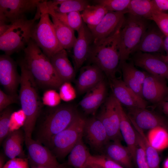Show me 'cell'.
<instances>
[{
	"label": "cell",
	"instance_id": "cell-1",
	"mask_svg": "<svg viewBox=\"0 0 168 168\" xmlns=\"http://www.w3.org/2000/svg\"><path fill=\"white\" fill-rule=\"evenodd\" d=\"M19 64L21 70L19 96L21 110L26 116L23 125L25 137L32 138L36 122L40 114L41 102L34 78L21 60Z\"/></svg>",
	"mask_w": 168,
	"mask_h": 168
},
{
	"label": "cell",
	"instance_id": "cell-2",
	"mask_svg": "<svg viewBox=\"0 0 168 168\" xmlns=\"http://www.w3.org/2000/svg\"><path fill=\"white\" fill-rule=\"evenodd\" d=\"M21 59L37 83L44 87L59 88L63 82L54 69L49 58L31 39L23 50Z\"/></svg>",
	"mask_w": 168,
	"mask_h": 168
},
{
	"label": "cell",
	"instance_id": "cell-3",
	"mask_svg": "<svg viewBox=\"0 0 168 168\" xmlns=\"http://www.w3.org/2000/svg\"><path fill=\"white\" fill-rule=\"evenodd\" d=\"M78 113L75 108L70 105L51 107L41 122L35 127L34 139L49 149L53 138L68 126Z\"/></svg>",
	"mask_w": 168,
	"mask_h": 168
},
{
	"label": "cell",
	"instance_id": "cell-4",
	"mask_svg": "<svg viewBox=\"0 0 168 168\" xmlns=\"http://www.w3.org/2000/svg\"><path fill=\"white\" fill-rule=\"evenodd\" d=\"M121 27L110 36L97 42H93L89 50L87 59L98 67L109 79L115 77L116 72L119 67Z\"/></svg>",
	"mask_w": 168,
	"mask_h": 168
},
{
	"label": "cell",
	"instance_id": "cell-5",
	"mask_svg": "<svg viewBox=\"0 0 168 168\" xmlns=\"http://www.w3.org/2000/svg\"><path fill=\"white\" fill-rule=\"evenodd\" d=\"M40 19L35 16L33 19L27 18L11 23L10 28L0 36V49L5 54L10 56L23 50L31 38L35 21Z\"/></svg>",
	"mask_w": 168,
	"mask_h": 168
},
{
	"label": "cell",
	"instance_id": "cell-6",
	"mask_svg": "<svg viewBox=\"0 0 168 168\" xmlns=\"http://www.w3.org/2000/svg\"><path fill=\"white\" fill-rule=\"evenodd\" d=\"M147 19L128 13L120 31L119 65L126 62L139 44L148 27Z\"/></svg>",
	"mask_w": 168,
	"mask_h": 168
},
{
	"label": "cell",
	"instance_id": "cell-7",
	"mask_svg": "<svg viewBox=\"0 0 168 168\" xmlns=\"http://www.w3.org/2000/svg\"><path fill=\"white\" fill-rule=\"evenodd\" d=\"M86 120L78 113L68 126L53 138L49 149L57 158L65 157L82 138Z\"/></svg>",
	"mask_w": 168,
	"mask_h": 168
},
{
	"label": "cell",
	"instance_id": "cell-8",
	"mask_svg": "<svg viewBox=\"0 0 168 168\" xmlns=\"http://www.w3.org/2000/svg\"><path fill=\"white\" fill-rule=\"evenodd\" d=\"M47 13H41L32 31V39L49 59L62 49L56 37L53 23Z\"/></svg>",
	"mask_w": 168,
	"mask_h": 168
},
{
	"label": "cell",
	"instance_id": "cell-9",
	"mask_svg": "<svg viewBox=\"0 0 168 168\" xmlns=\"http://www.w3.org/2000/svg\"><path fill=\"white\" fill-rule=\"evenodd\" d=\"M43 0H0V22L9 24L27 18L37 10Z\"/></svg>",
	"mask_w": 168,
	"mask_h": 168
},
{
	"label": "cell",
	"instance_id": "cell-10",
	"mask_svg": "<svg viewBox=\"0 0 168 168\" xmlns=\"http://www.w3.org/2000/svg\"><path fill=\"white\" fill-rule=\"evenodd\" d=\"M105 101L96 118L104 126L110 141H121L123 138L119 128V101L113 93Z\"/></svg>",
	"mask_w": 168,
	"mask_h": 168
},
{
	"label": "cell",
	"instance_id": "cell-11",
	"mask_svg": "<svg viewBox=\"0 0 168 168\" xmlns=\"http://www.w3.org/2000/svg\"><path fill=\"white\" fill-rule=\"evenodd\" d=\"M25 142L29 159L35 167L54 168L60 164L51 151L40 142L25 137Z\"/></svg>",
	"mask_w": 168,
	"mask_h": 168
},
{
	"label": "cell",
	"instance_id": "cell-12",
	"mask_svg": "<svg viewBox=\"0 0 168 168\" xmlns=\"http://www.w3.org/2000/svg\"><path fill=\"white\" fill-rule=\"evenodd\" d=\"M127 10L121 12L108 11L100 23L90 30L93 38V42L106 38L113 34L122 27Z\"/></svg>",
	"mask_w": 168,
	"mask_h": 168
},
{
	"label": "cell",
	"instance_id": "cell-13",
	"mask_svg": "<svg viewBox=\"0 0 168 168\" xmlns=\"http://www.w3.org/2000/svg\"><path fill=\"white\" fill-rule=\"evenodd\" d=\"M21 77L18 74L16 63L10 56L5 54L0 56V82L7 94L17 95Z\"/></svg>",
	"mask_w": 168,
	"mask_h": 168
},
{
	"label": "cell",
	"instance_id": "cell-14",
	"mask_svg": "<svg viewBox=\"0 0 168 168\" xmlns=\"http://www.w3.org/2000/svg\"><path fill=\"white\" fill-rule=\"evenodd\" d=\"M133 64L152 75L168 79V64L160 56L138 52L133 57Z\"/></svg>",
	"mask_w": 168,
	"mask_h": 168
},
{
	"label": "cell",
	"instance_id": "cell-15",
	"mask_svg": "<svg viewBox=\"0 0 168 168\" xmlns=\"http://www.w3.org/2000/svg\"><path fill=\"white\" fill-rule=\"evenodd\" d=\"M109 80L112 93L121 105L127 108H146L147 101L128 87L123 80L116 77Z\"/></svg>",
	"mask_w": 168,
	"mask_h": 168
},
{
	"label": "cell",
	"instance_id": "cell-16",
	"mask_svg": "<svg viewBox=\"0 0 168 168\" xmlns=\"http://www.w3.org/2000/svg\"><path fill=\"white\" fill-rule=\"evenodd\" d=\"M84 136L90 146L97 151L103 150L110 141L104 126L97 118L86 120Z\"/></svg>",
	"mask_w": 168,
	"mask_h": 168
},
{
	"label": "cell",
	"instance_id": "cell-17",
	"mask_svg": "<svg viewBox=\"0 0 168 168\" xmlns=\"http://www.w3.org/2000/svg\"><path fill=\"white\" fill-rule=\"evenodd\" d=\"M143 98L152 103H161L168 95L166 79L147 72L142 87Z\"/></svg>",
	"mask_w": 168,
	"mask_h": 168
},
{
	"label": "cell",
	"instance_id": "cell-18",
	"mask_svg": "<svg viewBox=\"0 0 168 168\" xmlns=\"http://www.w3.org/2000/svg\"><path fill=\"white\" fill-rule=\"evenodd\" d=\"M77 32L78 36L72 48L75 70L81 68L87 60L90 47L93 42L92 33L84 22Z\"/></svg>",
	"mask_w": 168,
	"mask_h": 168
},
{
	"label": "cell",
	"instance_id": "cell-19",
	"mask_svg": "<svg viewBox=\"0 0 168 168\" xmlns=\"http://www.w3.org/2000/svg\"><path fill=\"white\" fill-rule=\"evenodd\" d=\"M128 110L127 114L128 118L133 120L143 131L150 130L159 126L167 128L165 119L154 112L146 108H128Z\"/></svg>",
	"mask_w": 168,
	"mask_h": 168
},
{
	"label": "cell",
	"instance_id": "cell-20",
	"mask_svg": "<svg viewBox=\"0 0 168 168\" xmlns=\"http://www.w3.org/2000/svg\"><path fill=\"white\" fill-rule=\"evenodd\" d=\"M106 92V84L103 80L86 92L79 105L86 114H94L105 101Z\"/></svg>",
	"mask_w": 168,
	"mask_h": 168
},
{
	"label": "cell",
	"instance_id": "cell-21",
	"mask_svg": "<svg viewBox=\"0 0 168 168\" xmlns=\"http://www.w3.org/2000/svg\"><path fill=\"white\" fill-rule=\"evenodd\" d=\"M123 81L126 85L139 96L143 98L142 90L147 72H142L135 67L133 62H124L120 64Z\"/></svg>",
	"mask_w": 168,
	"mask_h": 168
},
{
	"label": "cell",
	"instance_id": "cell-22",
	"mask_svg": "<svg viewBox=\"0 0 168 168\" xmlns=\"http://www.w3.org/2000/svg\"><path fill=\"white\" fill-rule=\"evenodd\" d=\"M103 73L98 67L93 64L81 68L76 83L78 92L82 94L86 92L103 80Z\"/></svg>",
	"mask_w": 168,
	"mask_h": 168
},
{
	"label": "cell",
	"instance_id": "cell-23",
	"mask_svg": "<svg viewBox=\"0 0 168 168\" xmlns=\"http://www.w3.org/2000/svg\"><path fill=\"white\" fill-rule=\"evenodd\" d=\"M165 37L159 28L148 27L134 52L147 53L161 51L164 49Z\"/></svg>",
	"mask_w": 168,
	"mask_h": 168
},
{
	"label": "cell",
	"instance_id": "cell-24",
	"mask_svg": "<svg viewBox=\"0 0 168 168\" xmlns=\"http://www.w3.org/2000/svg\"><path fill=\"white\" fill-rule=\"evenodd\" d=\"M118 109L120 132L134 161L136 150L138 147L135 132L127 114L119 101Z\"/></svg>",
	"mask_w": 168,
	"mask_h": 168
},
{
	"label": "cell",
	"instance_id": "cell-25",
	"mask_svg": "<svg viewBox=\"0 0 168 168\" xmlns=\"http://www.w3.org/2000/svg\"><path fill=\"white\" fill-rule=\"evenodd\" d=\"M119 140L110 141L105 147L104 155L124 168H133L131 154Z\"/></svg>",
	"mask_w": 168,
	"mask_h": 168
},
{
	"label": "cell",
	"instance_id": "cell-26",
	"mask_svg": "<svg viewBox=\"0 0 168 168\" xmlns=\"http://www.w3.org/2000/svg\"><path fill=\"white\" fill-rule=\"evenodd\" d=\"M57 74L63 82H70L75 75V69L68 57L66 50L62 49L50 59Z\"/></svg>",
	"mask_w": 168,
	"mask_h": 168
},
{
	"label": "cell",
	"instance_id": "cell-27",
	"mask_svg": "<svg viewBox=\"0 0 168 168\" xmlns=\"http://www.w3.org/2000/svg\"><path fill=\"white\" fill-rule=\"evenodd\" d=\"M25 141L24 133L21 129L10 132L3 143V148L6 156L10 159L16 157L26 158L23 148V144Z\"/></svg>",
	"mask_w": 168,
	"mask_h": 168
},
{
	"label": "cell",
	"instance_id": "cell-28",
	"mask_svg": "<svg viewBox=\"0 0 168 168\" xmlns=\"http://www.w3.org/2000/svg\"><path fill=\"white\" fill-rule=\"evenodd\" d=\"M89 5V1L86 0H64L61 4L56 5L53 4L49 1H45L43 3L40 10L41 13L53 12L68 13L73 12H82Z\"/></svg>",
	"mask_w": 168,
	"mask_h": 168
},
{
	"label": "cell",
	"instance_id": "cell-29",
	"mask_svg": "<svg viewBox=\"0 0 168 168\" xmlns=\"http://www.w3.org/2000/svg\"><path fill=\"white\" fill-rule=\"evenodd\" d=\"M135 130L138 146L144 149L149 168H160V159L158 151L149 143L144 131L129 118Z\"/></svg>",
	"mask_w": 168,
	"mask_h": 168
},
{
	"label": "cell",
	"instance_id": "cell-30",
	"mask_svg": "<svg viewBox=\"0 0 168 168\" xmlns=\"http://www.w3.org/2000/svg\"><path fill=\"white\" fill-rule=\"evenodd\" d=\"M49 16L51 17L55 35L61 47L66 50L72 49L77 39L74 30L54 16Z\"/></svg>",
	"mask_w": 168,
	"mask_h": 168
},
{
	"label": "cell",
	"instance_id": "cell-31",
	"mask_svg": "<svg viewBox=\"0 0 168 168\" xmlns=\"http://www.w3.org/2000/svg\"><path fill=\"white\" fill-rule=\"evenodd\" d=\"M80 139L71 150L68 157V164L75 168H85L91 154Z\"/></svg>",
	"mask_w": 168,
	"mask_h": 168
},
{
	"label": "cell",
	"instance_id": "cell-32",
	"mask_svg": "<svg viewBox=\"0 0 168 168\" xmlns=\"http://www.w3.org/2000/svg\"><path fill=\"white\" fill-rule=\"evenodd\" d=\"M127 11L128 13L147 20L153 14L160 12L153 0H131Z\"/></svg>",
	"mask_w": 168,
	"mask_h": 168
},
{
	"label": "cell",
	"instance_id": "cell-33",
	"mask_svg": "<svg viewBox=\"0 0 168 168\" xmlns=\"http://www.w3.org/2000/svg\"><path fill=\"white\" fill-rule=\"evenodd\" d=\"M108 12L100 5H91L90 4L81 14L83 21L88 28L91 30L100 23Z\"/></svg>",
	"mask_w": 168,
	"mask_h": 168
},
{
	"label": "cell",
	"instance_id": "cell-34",
	"mask_svg": "<svg viewBox=\"0 0 168 168\" xmlns=\"http://www.w3.org/2000/svg\"><path fill=\"white\" fill-rule=\"evenodd\" d=\"M150 144L158 151L168 148V131L159 126L149 130L147 136Z\"/></svg>",
	"mask_w": 168,
	"mask_h": 168
},
{
	"label": "cell",
	"instance_id": "cell-35",
	"mask_svg": "<svg viewBox=\"0 0 168 168\" xmlns=\"http://www.w3.org/2000/svg\"><path fill=\"white\" fill-rule=\"evenodd\" d=\"M85 168H124L104 154L90 156Z\"/></svg>",
	"mask_w": 168,
	"mask_h": 168
},
{
	"label": "cell",
	"instance_id": "cell-36",
	"mask_svg": "<svg viewBox=\"0 0 168 168\" xmlns=\"http://www.w3.org/2000/svg\"><path fill=\"white\" fill-rule=\"evenodd\" d=\"M131 0H96V4L103 6L108 11L121 12L127 10Z\"/></svg>",
	"mask_w": 168,
	"mask_h": 168
},
{
	"label": "cell",
	"instance_id": "cell-37",
	"mask_svg": "<svg viewBox=\"0 0 168 168\" xmlns=\"http://www.w3.org/2000/svg\"><path fill=\"white\" fill-rule=\"evenodd\" d=\"M0 117V142L4 141L10 132L9 131L10 118L12 113L7 107L1 112Z\"/></svg>",
	"mask_w": 168,
	"mask_h": 168
},
{
	"label": "cell",
	"instance_id": "cell-38",
	"mask_svg": "<svg viewBox=\"0 0 168 168\" xmlns=\"http://www.w3.org/2000/svg\"><path fill=\"white\" fill-rule=\"evenodd\" d=\"M149 20L155 22L166 36H168V13L162 12L155 13L152 15Z\"/></svg>",
	"mask_w": 168,
	"mask_h": 168
},
{
	"label": "cell",
	"instance_id": "cell-39",
	"mask_svg": "<svg viewBox=\"0 0 168 168\" xmlns=\"http://www.w3.org/2000/svg\"><path fill=\"white\" fill-rule=\"evenodd\" d=\"M61 100L59 93L53 89H49L44 93L42 102L45 105L50 107H54L59 105Z\"/></svg>",
	"mask_w": 168,
	"mask_h": 168
},
{
	"label": "cell",
	"instance_id": "cell-40",
	"mask_svg": "<svg viewBox=\"0 0 168 168\" xmlns=\"http://www.w3.org/2000/svg\"><path fill=\"white\" fill-rule=\"evenodd\" d=\"M61 100L66 102L71 101L76 97V91L69 82H65L59 88Z\"/></svg>",
	"mask_w": 168,
	"mask_h": 168
},
{
	"label": "cell",
	"instance_id": "cell-41",
	"mask_svg": "<svg viewBox=\"0 0 168 168\" xmlns=\"http://www.w3.org/2000/svg\"><path fill=\"white\" fill-rule=\"evenodd\" d=\"M67 20L69 27L78 32L83 22L79 12H73L67 13Z\"/></svg>",
	"mask_w": 168,
	"mask_h": 168
},
{
	"label": "cell",
	"instance_id": "cell-42",
	"mask_svg": "<svg viewBox=\"0 0 168 168\" xmlns=\"http://www.w3.org/2000/svg\"><path fill=\"white\" fill-rule=\"evenodd\" d=\"M19 99L18 95H12L0 90V111L2 112L10 104L16 103Z\"/></svg>",
	"mask_w": 168,
	"mask_h": 168
},
{
	"label": "cell",
	"instance_id": "cell-43",
	"mask_svg": "<svg viewBox=\"0 0 168 168\" xmlns=\"http://www.w3.org/2000/svg\"><path fill=\"white\" fill-rule=\"evenodd\" d=\"M3 168H29L26 158H16L10 159L5 163Z\"/></svg>",
	"mask_w": 168,
	"mask_h": 168
},
{
	"label": "cell",
	"instance_id": "cell-44",
	"mask_svg": "<svg viewBox=\"0 0 168 168\" xmlns=\"http://www.w3.org/2000/svg\"><path fill=\"white\" fill-rule=\"evenodd\" d=\"M134 161L138 168H149L144 151L142 148L139 146L136 150Z\"/></svg>",
	"mask_w": 168,
	"mask_h": 168
},
{
	"label": "cell",
	"instance_id": "cell-45",
	"mask_svg": "<svg viewBox=\"0 0 168 168\" xmlns=\"http://www.w3.org/2000/svg\"><path fill=\"white\" fill-rule=\"evenodd\" d=\"M25 119V115L21 109L13 112L11 116L10 127L11 125H23Z\"/></svg>",
	"mask_w": 168,
	"mask_h": 168
},
{
	"label": "cell",
	"instance_id": "cell-46",
	"mask_svg": "<svg viewBox=\"0 0 168 168\" xmlns=\"http://www.w3.org/2000/svg\"><path fill=\"white\" fill-rule=\"evenodd\" d=\"M153 1L159 12H164L168 10V0H153Z\"/></svg>",
	"mask_w": 168,
	"mask_h": 168
},
{
	"label": "cell",
	"instance_id": "cell-47",
	"mask_svg": "<svg viewBox=\"0 0 168 168\" xmlns=\"http://www.w3.org/2000/svg\"><path fill=\"white\" fill-rule=\"evenodd\" d=\"M160 103L163 112L168 115V101H163Z\"/></svg>",
	"mask_w": 168,
	"mask_h": 168
},
{
	"label": "cell",
	"instance_id": "cell-48",
	"mask_svg": "<svg viewBox=\"0 0 168 168\" xmlns=\"http://www.w3.org/2000/svg\"><path fill=\"white\" fill-rule=\"evenodd\" d=\"M164 49L168 56V36L165 37L164 41Z\"/></svg>",
	"mask_w": 168,
	"mask_h": 168
},
{
	"label": "cell",
	"instance_id": "cell-49",
	"mask_svg": "<svg viewBox=\"0 0 168 168\" xmlns=\"http://www.w3.org/2000/svg\"><path fill=\"white\" fill-rule=\"evenodd\" d=\"M5 159L2 154L0 155V168H3L5 165Z\"/></svg>",
	"mask_w": 168,
	"mask_h": 168
},
{
	"label": "cell",
	"instance_id": "cell-50",
	"mask_svg": "<svg viewBox=\"0 0 168 168\" xmlns=\"http://www.w3.org/2000/svg\"><path fill=\"white\" fill-rule=\"evenodd\" d=\"M34 168H69V167L65 164H60L57 167L54 168H48L44 167H35Z\"/></svg>",
	"mask_w": 168,
	"mask_h": 168
},
{
	"label": "cell",
	"instance_id": "cell-51",
	"mask_svg": "<svg viewBox=\"0 0 168 168\" xmlns=\"http://www.w3.org/2000/svg\"><path fill=\"white\" fill-rule=\"evenodd\" d=\"M160 56L168 64V56L162 55H160Z\"/></svg>",
	"mask_w": 168,
	"mask_h": 168
},
{
	"label": "cell",
	"instance_id": "cell-52",
	"mask_svg": "<svg viewBox=\"0 0 168 168\" xmlns=\"http://www.w3.org/2000/svg\"><path fill=\"white\" fill-rule=\"evenodd\" d=\"M164 168H168V158L165 161L164 164Z\"/></svg>",
	"mask_w": 168,
	"mask_h": 168
},
{
	"label": "cell",
	"instance_id": "cell-53",
	"mask_svg": "<svg viewBox=\"0 0 168 168\" xmlns=\"http://www.w3.org/2000/svg\"><path fill=\"white\" fill-rule=\"evenodd\" d=\"M164 101H168V95L165 98V99L164 100Z\"/></svg>",
	"mask_w": 168,
	"mask_h": 168
}]
</instances>
